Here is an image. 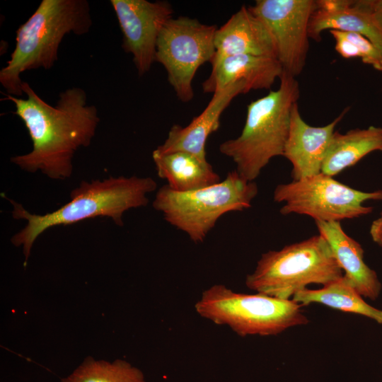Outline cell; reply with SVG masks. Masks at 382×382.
Returning <instances> with one entry per match:
<instances>
[{"mask_svg": "<svg viewBox=\"0 0 382 382\" xmlns=\"http://www.w3.org/2000/svg\"><path fill=\"white\" fill-rule=\"evenodd\" d=\"M156 188V182L150 177L119 176L82 181L72 190L67 203L45 214H32L21 204L8 199L13 207V218L27 221L11 237V242L16 247H22L25 265L35 241L46 230L98 216L109 217L116 225L123 226L125 212L146 206L148 194Z\"/></svg>", "mask_w": 382, "mask_h": 382, "instance_id": "2", "label": "cell"}, {"mask_svg": "<svg viewBox=\"0 0 382 382\" xmlns=\"http://www.w3.org/2000/svg\"><path fill=\"white\" fill-rule=\"evenodd\" d=\"M122 34V47L132 55L141 76L155 62L160 32L173 17L171 5L164 1L111 0Z\"/></svg>", "mask_w": 382, "mask_h": 382, "instance_id": "11", "label": "cell"}, {"mask_svg": "<svg viewBox=\"0 0 382 382\" xmlns=\"http://www.w3.org/2000/svg\"><path fill=\"white\" fill-rule=\"evenodd\" d=\"M249 8L272 35L284 71L294 77L300 74L306 64L308 25L316 1L257 0Z\"/></svg>", "mask_w": 382, "mask_h": 382, "instance_id": "10", "label": "cell"}, {"mask_svg": "<svg viewBox=\"0 0 382 382\" xmlns=\"http://www.w3.org/2000/svg\"><path fill=\"white\" fill-rule=\"evenodd\" d=\"M316 4L309 22V37L320 41L325 30L355 33L382 52V31L374 20L368 0H318Z\"/></svg>", "mask_w": 382, "mask_h": 382, "instance_id": "15", "label": "cell"}, {"mask_svg": "<svg viewBox=\"0 0 382 382\" xmlns=\"http://www.w3.org/2000/svg\"><path fill=\"white\" fill-rule=\"evenodd\" d=\"M343 276L326 240L320 234L263 253L246 286L262 294L290 299L308 284L325 285Z\"/></svg>", "mask_w": 382, "mask_h": 382, "instance_id": "6", "label": "cell"}, {"mask_svg": "<svg viewBox=\"0 0 382 382\" xmlns=\"http://www.w3.org/2000/svg\"><path fill=\"white\" fill-rule=\"evenodd\" d=\"M26 98L5 93L16 115L26 127L32 150L11 158V161L28 173L40 172L50 179L63 180L73 173V158L93 139L100 117L94 105L87 103L85 91L79 87L59 94L54 106L45 102L28 82L21 85Z\"/></svg>", "mask_w": 382, "mask_h": 382, "instance_id": "1", "label": "cell"}, {"mask_svg": "<svg viewBox=\"0 0 382 382\" xmlns=\"http://www.w3.org/2000/svg\"><path fill=\"white\" fill-rule=\"evenodd\" d=\"M349 108H345L328 125L313 127L302 118L298 103L294 105L289 133L283 154L292 165L293 180L321 173L325 155L335 128Z\"/></svg>", "mask_w": 382, "mask_h": 382, "instance_id": "12", "label": "cell"}, {"mask_svg": "<svg viewBox=\"0 0 382 382\" xmlns=\"http://www.w3.org/2000/svg\"><path fill=\"white\" fill-rule=\"evenodd\" d=\"M358 49L361 61L378 71H382V52L369 39L355 33L340 31Z\"/></svg>", "mask_w": 382, "mask_h": 382, "instance_id": "22", "label": "cell"}, {"mask_svg": "<svg viewBox=\"0 0 382 382\" xmlns=\"http://www.w3.org/2000/svg\"><path fill=\"white\" fill-rule=\"evenodd\" d=\"M91 25L87 0H42L17 29L14 50L0 71V83L6 93L22 98L21 74L51 69L58 60V50L65 35L86 34Z\"/></svg>", "mask_w": 382, "mask_h": 382, "instance_id": "3", "label": "cell"}, {"mask_svg": "<svg viewBox=\"0 0 382 382\" xmlns=\"http://www.w3.org/2000/svg\"><path fill=\"white\" fill-rule=\"evenodd\" d=\"M370 235L374 243L382 247V212L370 227Z\"/></svg>", "mask_w": 382, "mask_h": 382, "instance_id": "24", "label": "cell"}, {"mask_svg": "<svg viewBox=\"0 0 382 382\" xmlns=\"http://www.w3.org/2000/svg\"><path fill=\"white\" fill-rule=\"evenodd\" d=\"M376 151H382V127L357 128L345 134L335 132L325 155L321 173L333 177Z\"/></svg>", "mask_w": 382, "mask_h": 382, "instance_id": "19", "label": "cell"}, {"mask_svg": "<svg viewBox=\"0 0 382 382\" xmlns=\"http://www.w3.org/2000/svg\"><path fill=\"white\" fill-rule=\"evenodd\" d=\"M158 176L167 181L171 190L179 192L193 191L221 181L207 161L185 151L152 153Z\"/></svg>", "mask_w": 382, "mask_h": 382, "instance_id": "18", "label": "cell"}, {"mask_svg": "<svg viewBox=\"0 0 382 382\" xmlns=\"http://www.w3.org/2000/svg\"><path fill=\"white\" fill-rule=\"evenodd\" d=\"M329 31L335 40L336 51L342 57L346 59L360 57V54L357 47L345 37L340 30H331Z\"/></svg>", "mask_w": 382, "mask_h": 382, "instance_id": "23", "label": "cell"}, {"mask_svg": "<svg viewBox=\"0 0 382 382\" xmlns=\"http://www.w3.org/2000/svg\"><path fill=\"white\" fill-rule=\"evenodd\" d=\"M274 200L284 202L283 215H307L315 221H340L370 214L367 200H382V190L363 192L341 183L320 173L298 180L279 184L274 190Z\"/></svg>", "mask_w": 382, "mask_h": 382, "instance_id": "8", "label": "cell"}, {"mask_svg": "<svg viewBox=\"0 0 382 382\" xmlns=\"http://www.w3.org/2000/svg\"><path fill=\"white\" fill-rule=\"evenodd\" d=\"M215 25L186 16L170 18L158 35L155 62L161 64L178 98L190 101L192 80L199 67L211 62L214 52Z\"/></svg>", "mask_w": 382, "mask_h": 382, "instance_id": "9", "label": "cell"}, {"mask_svg": "<svg viewBox=\"0 0 382 382\" xmlns=\"http://www.w3.org/2000/svg\"><path fill=\"white\" fill-rule=\"evenodd\" d=\"M301 306L293 299L238 293L224 284H214L202 292L195 308L201 317L246 337L277 335L307 324L309 320Z\"/></svg>", "mask_w": 382, "mask_h": 382, "instance_id": "7", "label": "cell"}, {"mask_svg": "<svg viewBox=\"0 0 382 382\" xmlns=\"http://www.w3.org/2000/svg\"><path fill=\"white\" fill-rule=\"evenodd\" d=\"M319 234L328 242L344 277L364 297L375 300L381 290L376 272L364 260L362 246L343 230L340 221H315Z\"/></svg>", "mask_w": 382, "mask_h": 382, "instance_id": "16", "label": "cell"}, {"mask_svg": "<svg viewBox=\"0 0 382 382\" xmlns=\"http://www.w3.org/2000/svg\"><path fill=\"white\" fill-rule=\"evenodd\" d=\"M368 2L374 20L382 31V0H368Z\"/></svg>", "mask_w": 382, "mask_h": 382, "instance_id": "25", "label": "cell"}, {"mask_svg": "<svg viewBox=\"0 0 382 382\" xmlns=\"http://www.w3.org/2000/svg\"><path fill=\"white\" fill-rule=\"evenodd\" d=\"M292 299L301 306L320 303L340 311L361 315L382 324V311L367 303L344 275L321 289L306 288L295 294Z\"/></svg>", "mask_w": 382, "mask_h": 382, "instance_id": "20", "label": "cell"}, {"mask_svg": "<svg viewBox=\"0 0 382 382\" xmlns=\"http://www.w3.org/2000/svg\"><path fill=\"white\" fill-rule=\"evenodd\" d=\"M279 80L277 90L248 105L241 134L224 141L219 148L248 181H254L272 158L284 154L291 110L299 99L300 88L296 77L284 71Z\"/></svg>", "mask_w": 382, "mask_h": 382, "instance_id": "4", "label": "cell"}, {"mask_svg": "<svg viewBox=\"0 0 382 382\" xmlns=\"http://www.w3.org/2000/svg\"><path fill=\"white\" fill-rule=\"evenodd\" d=\"M257 192L254 181L234 170L218 183L193 191L175 192L165 185L156 192L152 205L168 223L199 243L221 216L250 208Z\"/></svg>", "mask_w": 382, "mask_h": 382, "instance_id": "5", "label": "cell"}, {"mask_svg": "<svg viewBox=\"0 0 382 382\" xmlns=\"http://www.w3.org/2000/svg\"><path fill=\"white\" fill-rule=\"evenodd\" d=\"M61 382H146L143 372L122 359L112 361L86 357Z\"/></svg>", "mask_w": 382, "mask_h": 382, "instance_id": "21", "label": "cell"}, {"mask_svg": "<svg viewBox=\"0 0 382 382\" xmlns=\"http://www.w3.org/2000/svg\"><path fill=\"white\" fill-rule=\"evenodd\" d=\"M215 52L212 69L223 59L239 54H250L277 59L275 45L264 23L249 7L242 6L220 28L214 37Z\"/></svg>", "mask_w": 382, "mask_h": 382, "instance_id": "14", "label": "cell"}, {"mask_svg": "<svg viewBox=\"0 0 382 382\" xmlns=\"http://www.w3.org/2000/svg\"><path fill=\"white\" fill-rule=\"evenodd\" d=\"M284 72L276 58L239 54L223 59L212 69L209 76L202 86L204 93L223 89L238 81L245 82L250 91L269 89Z\"/></svg>", "mask_w": 382, "mask_h": 382, "instance_id": "17", "label": "cell"}, {"mask_svg": "<svg viewBox=\"0 0 382 382\" xmlns=\"http://www.w3.org/2000/svg\"><path fill=\"white\" fill-rule=\"evenodd\" d=\"M249 92L245 82L232 83L213 93L204 110L185 127L174 125L163 144L156 149L162 153L185 151L207 161L205 145L211 134L220 127V117L233 99Z\"/></svg>", "mask_w": 382, "mask_h": 382, "instance_id": "13", "label": "cell"}]
</instances>
